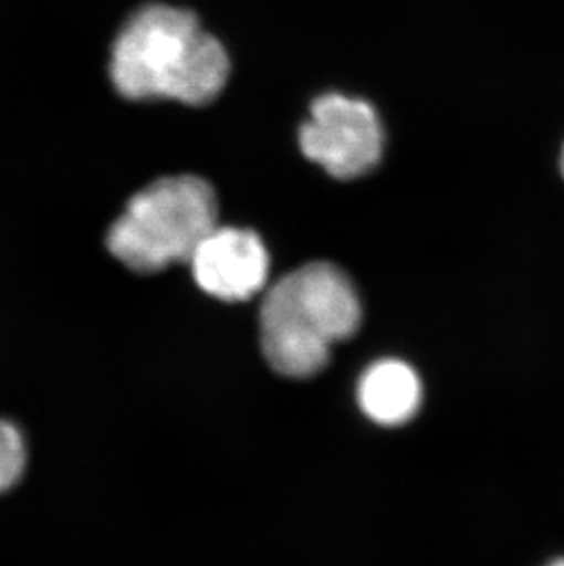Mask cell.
<instances>
[{
	"mask_svg": "<svg viewBox=\"0 0 564 566\" xmlns=\"http://www.w3.org/2000/svg\"><path fill=\"white\" fill-rule=\"evenodd\" d=\"M299 142L309 160L337 180H352L378 166L385 136L378 113L370 103L325 94L312 103Z\"/></svg>",
	"mask_w": 564,
	"mask_h": 566,
	"instance_id": "277c9868",
	"label": "cell"
},
{
	"mask_svg": "<svg viewBox=\"0 0 564 566\" xmlns=\"http://www.w3.org/2000/svg\"><path fill=\"white\" fill-rule=\"evenodd\" d=\"M362 303L332 262H310L279 279L261 306V347L275 373L310 378L325 369L336 343L356 334Z\"/></svg>",
	"mask_w": 564,
	"mask_h": 566,
	"instance_id": "7a4b0ae2",
	"label": "cell"
},
{
	"mask_svg": "<svg viewBox=\"0 0 564 566\" xmlns=\"http://www.w3.org/2000/svg\"><path fill=\"white\" fill-rule=\"evenodd\" d=\"M229 60L219 39L191 11L149 4L117 33L111 80L127 99H175L186 105L213 102L224 88Z\"/></svg>",
	"mask_w": 564,
	"mask_h": 566,
	"instance_id": "6da1fadb",
	"label": "cell"
},
{
	"mask_svg": "<svg viewBox=\"0 0 564 566\" xmlns=\"http://www.w3.org/2000/svg\"><path fill=\"white\" fill-rule=\"evenodd\" d=\"M549 566H564V559H557V562L550 563Z\"/></svg>",
	"mask_w": 564,
	"mask_h": 566,
	"instance_id": "ba28073f",
	"label": "cell"
},
{
	"mask_svg": "<svg viewBox=\"0 0 564 566\" xmlns=\"http://www.w3.org/2000/svg\"><path fill=\"white\" fill-rule=\"evenodd\" d=\"M561 169H563V175H564V149H563V158H561Z\"/></svg>",
	"mask_w": 564,
	"mask_h": 566,
	"instance_id": "9c48e42d",
	"label": "cell"
},
{
	"mask_svg": "<svg viewBox=\"0 0 564 566\" xmlns=\"http://www.w3.org/2000/svg\"><path fill=\"white\" fill-rule=\"evenodd\" d=\"M27 440L21 429L0 418V495L10 492L27 470Z\"/></svg>",
	"mask_w": 564,
	"mask_h": 566,
	"instance_id": "52a82bcc",
	"label": "cell"
},
{
	"mask_svg": "<svg viewBox=\"0 0 564 566\" xmlns=\"http://www.w3.org/2000/svg\"><path fill=\"white\" fill-rule=\"evenodd\" d=\"M219 220L211 186L192 175L156 180L130 198L111 226L108 252L128 270L160 272L175 262H189L203 237Z\"/></svg>",
	"mask_w": 564,
	"mask_h": 566,
	"instance_id": "3957f363",
	"label": "cell"
},
{
	"mask_svg": "<svg viewBox=\"0 0 564 566\" xmlns=\"http://www.w3.org/2000/svg\"><path fill=\"white\" fill-rule=\"evenodd\" d=\"M192 277L215 300L248 301L267 286L270 256L261 237L242 228L215 226L189 259Z\"/></svg>",
	"mask_w": 564,
	"mask_h": 566,
	"instance_id": "5b68a950",
	"label": "cell"
},
{
	"mask_svg": "<svg viewBox=\"0 0 564 566\" xmlns=\"http://www.w3.org/2000/svg\"><path fill=\"white\" fill-rule=\"evenodd\" d=\"M421 381L416 370L399 359L370 365L357 384L362 411L379 426H401L415 418L421 406Z\"/></svg>",
	"mask_w": 564,
	"mask_h": 566,
	"instance_id": "8992f818",
	"label": "cell"
}]
</instances>
